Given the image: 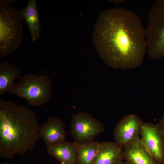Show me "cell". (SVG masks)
<instances>
[{
    "mask_svg": "<svg viewBox=\"0 0 164 164\" xmlns=\"http://www.w3.org/2000/svg\"><path fill=\"white\" fill-rule=\"evenodd\" d=\"M52 88L51 80L47 76L28 73L21 77L7 92L12 95L26 99L28 106L39 107L50 101Z\"/></svg>",
    "mask_w": 164,
    "mask_h": 164,
    "instance_id": "obj_4",
    "label": "cell"
},
{
    "mask_svg": "<svg viewBox=\"0 0 164 164\" xmlns=\"http://www.w3.org/2000/svg\"><path fill=\"white\" fill-rule=\"evenodd\" d=\"M124 159L122 148L114 142L100 143L91 164H118Z\"/></svg>",
    "mask_w": 164,
    "mask_h": 164,
    "instance_id": "obj_10",
    "label": "cell"
},
{
    "mask_svg": "<svg viewBox=\"0 0 164 164\" xmlns=\"http://www.w3.org/2000/svg\"><path fill=\"white\" fill-rule=\"evenodd\" d=\"M157 125L159 128L164 132V113Z\"/></svg>",
    "mask_w": 164,
    "mask_h": 164,
    "instance_id": "obj_16",
    "label": "cell"
},
{
    "mask_svg": "<svg viewBox=\"0 0 164 164\" xmlns=\"http://www.w3.org/2000/svg\"><path fill=\"white\" fill-rule=\"evenodd\" d=\"M124 159L129 164H158L152 159L140 138L124 148Z\"/></svg>",
    "mask_w": 164,
    "mask_h": 164,
    "instance_id": "obj_12",
    "label": "cell"
},
{
    "mask_svg": "<svg viewBox=\"0 0 164 164\" xmlns=\"http://www.w3.org/2000/svg\"><path fill=\"white\" fill-rule=\"evenodd\" d=\"M16 0L0 1V58L16 51L23 36V20L18 11L9 5Z\"/></svg>",
    "mask_w": 164,
    "mask_h": 164,
    "instance_id": "obj_3",
    "label": "cell"
},
{
    "mask_svg": "<svg viewBox=\"0 0 164 164\" xmlns=\"http://www.w3.org/2000/svg\"><path fill=\"white\" fill-rule=\"evenodd\" d=\"M22 19L25 21L30 32L32 41L40 38L41 25L36 0H29L26 6L18 11Z\"/></svg>",
    "mask_w": 164,
    "mask_h": 164,
    "instance_id": "obj_13",
    "label": "cell"
},
{
    "mask_svg": "<svg viewBox=\"0 0 164 164\" xmlns=\"http://www.w3.org/2000/svg\"><path fill=\"white\" fill-rule=\"evenodd\" d=\"M1 164H13L9 162L5 161V162H2L1 163Z\"/></svg>",
    "mask_w": 164,
    "mask_h": 164,
    "instance_id": "obj_18",
    "label": "cell"
},
{
    "mask_svg": "<svg viewBox=\"0 0 164 164\" xmlns=\"http://www.w3.org/2000/svg\"><path fill=\"white\" fill-rule=\"evenodd\" d=\"M141 118L134 114L122 118L115 127L113 132L114 142L124 148L132 142L140 138Z\"/></svg>",
    "mask_w": 164,
    "mask_h": 164,
    "instance_id": "obj_8",
    "label": "cell"
},
{
    "mask_svg": "<svg viewBox=\"0 0 164 164\" xmlns=\"http://www.w3.org/2000/svg\"><path fill=\"white\" fill-rule=\"evenodd\" d=\"M77 143L63 141L47 146L48 154L55 157L61 164H77Z\"/></svg>",
    "mask_w": 164,
    "mask_h": 164,
    "instance_id": "obj_11",
    "label": "cell"
},
{
    "mask_svg": "<svg viewBox=\"0 0 164 164\" xmlns=\"http://www.w3.org/2000/svg\"><path fill=\"white\" fill-rule=\"evenodd\" d=\"M29 106L0 100V157H23L41 138L36 114Z\"/></svg>",
    "mask_w": 164,
    "mask_h": 164,
    "instance_id": "obj_2",
    "label": "cell"
},
{
    "mask_svg": "<svg viewBox=\"0 0 164 164\" xmlns=\"http://www.w3.org/2000/svg\"><path fill=\"white\" fill-rule=\"evenodd\" d=\"M77 143V164H91L97 152L100 142L93 140Z\"/></svg>",
    "mask_w": 164,
    "mask_h": 164,
    "instance_id": "obj_15",
    "label": "cell"
},
{
    "mask_svg": "<svg viewBox=\"0 0 164 164\" xmlns=\"http://www.w3.org/2000/svg\"><path fill=\"white\" fill-rule=\"evenodd\" d=\"M104 131L102 123L87 112L75 114L71 120L70 132L77 143L93 141Z\"/></svg>",
    "mask_w": 164,
    "mask_h": 164,
    "instance_id": "obj_6",
    "label": "cell"
},
{
    "mask_svg": "<svg viewBox=\"0 0 164 164\" xmlns=\"http://www.w3.org/2000/svg\"><path fill=\"white\" fill-rule=\"evenodd\" d=\"M118 164H129L128 163L126 162H123L122 161H120L119 162Z\"/></svg>",
    "mask_w": 164,
    "mask_h": 164,
    "instance_id": "obj_17",
    "label": "cell"
},
{
    "mask_svg": "<svg viewBox=\"0 0 164 164\" xmlns=\"http://www.w3.org/2000/svg\"><path fill=\"white\" fill-rule=\"evenodd\" d=\"M140 140L151 156L158 164L164 163V132L154 124L142 121Z\"/></svg>",
    "mask_w": 164,
    "mask_h": 164,
    "instance_id": "obj_7",
    "label": "cell"
},
{
    "mask_svg": "<svg viewBox=\"0 0 164 164\" xmlns=\"http://www.w3.org/2000/svg\"><path fill=\"white\" fill-rule=\"evenodd\" d=\"M21 70L7 61L0 62V95L7 92L14 80L20 78Z\"/></svg>",
    "mask_w": 164,
    "mask_h": 164,
    "instance_id": "obj_14",
    "label": "cell"
},
{
    "mask_svg": "<svg viewBox=\"0 0 164 164\" xmlns=\"http://www.w3.org/2000/svg\"><path fill=\"white\" fill-rule=\"evenodd\" d=\"M148 18L145 29L147 52L152 59L164 57V0L155 2Z\"/></svg>",
    "mask_w": 164,
    "mask_h": 164,
    "instance_id": "obj_5",
    "label": "cell"
},
{
    "mask_svg": "<svg viewBox=\"0 0 164 164\" xmlns=\"http://www.w3.org/2000/svg\"><path fill=\"white\" fill-rule=\"evenodd\" d=\"M65 124L59 118L53 117L49 118L46 122L39 127V132L47 146L65 141Z\"/></svg>",
    "mask_w": 164,
    "mask_h": 164,
    "instance_id": "obj_9",
    "label": "cell"
},
{
    "mask_svg": "<svg viewBox=\"0 0 164 164\" xmlns=\"http://www.w3.org/2000/svg\"><path fill=\"white\" fill-rule=\"evenodd\" d=\"M92 39L99 56L113 69L138 67L147 52L145 29L140 18L122 8L101 12L94 26Z\"/></svg>",
    "mask_w": 164,
    "mask_h": 164,
    "instance_id": "obj_1",
    "label": "cell"
}]
</instances>
